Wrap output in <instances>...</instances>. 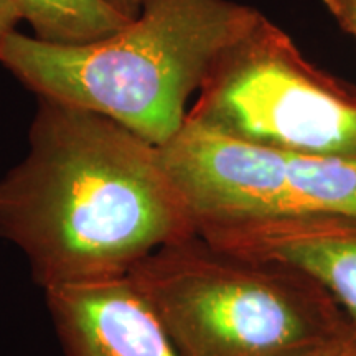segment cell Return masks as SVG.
Returning <instances> with one entry per match:
<instances>
[{
  "label": "cell",
  "instance_id": "1",
  "mask_svg": "<svg viewBox=\"0 0 356 356\" xmlns=\"http://www.w3.org/2000/svg\"><path fill=\"white\" fill-rule=\"evenodd\" d=\"M37 99L29 152L0 180V236L43 292L127 275L197 234L157 145L108 115Z\"/></svg>",
  "mask_w": 356,
  "mask_h": 356
},
{
  "label": "cell",
  "instance_id": "2",
  "mask_svg": "<svg viewBox=\"0 0 356 356\" xmlns=\"http://www.w3.org/2000/svg\"><path fill=\"white\" fill-rule=\"evenodd\" d=\"M257 13L233 0H150L136 20L89 43L53 44L15 30L0 40V65L37 96L108 115L160 147Z\"/></svg>",
  "mask_w": 356,
  "mask_h": 356
},
{
  "label": "cell",
  "instance_id": "3",
  "mask_svg": "<svg viewBox=\"0 0 356 356\" xmlns=\"http://www.w3.org/2000/svg\"><path fill=\"white\" fill-rule=\"evenodd\" d=\"M127 275L180 356H327L356 343L317 280L198 234L165 244Z\"/></svg>",
  "mask_w": 356,
  "mask_h": 356
},
{
  "label": "cell",
  "instance_id": "4",
  "mask_svg": "<svg viewBox=\"0 0 356 356\" xmlns=\"http://www.w3.org/2000/svg\"><path fill=\"white\" fill-rule=\"evenodd\" d=\"M186 118L284 152L356 157V91L261 12L213 61Z\"/></svg>",
  "mask_w": 356,
  "mask_h": 356
},
{
  "label": "cell",
  "instance_id": "5",
  "mask_svg": "<svg viewBox=\"0 0 356 356\" xmlns=\"http://www.w3.org/2000/svg\"><path fill=\"white\" fill-rule=\"evenodd\" d=\"M159 150L195 233L203 239L297 220L289 152L190 118Z\"/></svg>",
  "mask_w": 356,
  "mask_h": 356
},
{
  "label": "cell",
  "instance_id": "6",
  "mask_svg": "<svg viewBox=\"0 0 356 356\" xmlns=\"http://www.w3.org/2000/svg\"><path fill=\"white\" fill-rule=\"evenodd\" d=\"M65 356H180L129 275L44 291Z\"/></svg>",
  "mask_w": 356,
  "mask_h": 356
},
{
  "label": "cell",
  "instance_id": "7",
  "mask_svg": "<svg viewBox=\"0 0 356 356\" xmlns=\"http://www.w3.org/2000/svg\"><path fill=\"white\" fill-rule=\"evenodd\" d=\"M204 241L307 274L332 293L356 330V222L292 220Z\"/></svg>",
  "mask_w": 356,
  "mask_h": 356
},
{
  "label": "cell",
  "instance_id": "8",
  "mask_svg": "<svg viewBox=\"0 0 356 356\" xmlns=\"http://www.w3.org/2000/svg\"><path fill=\"white\" fill-rule=\"evenodd\" d=\"M289 180L299 220L356 222V157L289 152Z\"/></svg>",
  "mask_w": 356,
  "mask_h": 356
},
{
  "label": "cell",
  "instance_id": "9",
  "mask_svg": "<svg viewBox=\"0 0 356 356\" xmlns=\"http://www.w3.org/2000/svg\"><path fill=\"white\" fill-rule=\"evenodd\" d=\"M35 38L53 44H79L109 37L129 22L99 0H10Z\"/></svg>",
  "mask_w": 356,
  "mask_h": 356
},
{
  "label": "cell",
  "instance_id": "10",
  "mask_svg": "<svg viewBox=\"0 0 356 356\" xmlns=\"http://www.w3.org/2000/svg\"><path fill=\"white\" fill-rule=\"evenodd\" d=\"M340 29L356 40V0H322Z\"/></svg>",
  "mask_w": 356,
  "mask_h": 356
},
{
  "label": "cell",
  "instance_id": "11",
  "mask_svg": "<svg viewBox=\"0 0 356 356\" xmlns=\"http://www.w3.org/2000/svg\"><path fill=\"white\" fill-rule=\"evenodd\" d=\"M99 2L119 15L126 17L127 20H136L150 0H99Z\"/></svg>",
  "mask_w": 356,
  "mask_h": 356
},
{
  "label": "cell",
  "instance_id": "12",
  "mask_svg": "<svg viewBox=\"0 0 356 356\" xmlns=\"http://www.w3.org/2000/svg\"><path fill=\"white\" fill-rule=\"evenodd\" d=\"M22 20L19 10L10 0H0V40L15 32L17 24Z\"/></svg>",
  "mask_w": 356,
  "mask_h": 356
},
{
  "label": "cell",
  "instance_id": "13",
  "mask_svg": "<svg viewBox=\"0 0 356 356\" xmlns=\"http://www.w3.org/2000/svg\"><path fill=\"white\" fill-rule=\"evenodd\" d=\"M327 356H356V343L348 346V348H343L340 351H335V353L327 355Z\"/></svg>",
  "mask_w": 356,
  "mask_h": 356
}]
</instances>
